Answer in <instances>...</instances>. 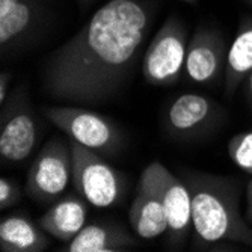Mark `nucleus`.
<instances>
[{
	"label": "nucleus",
	"mask_w": 252,
	"mask_h": 252,
	"mask_svg": "<svg viewBox=\"0 0 252 252\" xmlns=\"http://www.w3.org/2000/svg\"><path fill=\"white\" fill-rule=\"evenodd\" d=\"M151 21L145 0H109L50 55L42 70L44 93L63 103L107 101L134 66Z\"/></svg>",
	"instance_id": "1"
},
{
	"label": "nucleus",
	"mask_w": 252,
	"mask_h": 252,
	"mask_svg": "<svg viewBox=\"0 0 252 252\" xmlns=\"http://www.w3.org/2000/svg\"><path fill=\"white\" fill-rule=\"evenodd\" d=\"M192 199L193 249L220 243L252 246V230L240 212V185L233 177L183 169Z\"/></svg>",
	"instance_id": "2"
},
{
	"label": "nucleus",
	"mask_w": 252,
	"mask_h": 252,
	"mask_svg": "<svg viewBox=\"0 0 252 252\" xmlns=\"http://www.w3.org/2000/svg\"><path fill=\"white\" fill-rule=\"evenodd\" d=\"M47 117L68 139L95 153L112 156L123 145L121 130L109 118L85 107L53 106L45 107Z\"/></svg>",
	"instance_id": "3"
},
{
	"label": "nucleus",
	"mask_w": 252,
	"mask_h": 252,
	"mask_svg": "<svg viewBox=\"0 0 252 252\" xmlns=\"http://www.w3.org/2000/svg\"><path fill=\"white\" fill-rule=\"evenodd\" d=\"M188 32L178 17L171 15L157 31L142 59V74L153 86L174 85L185 73Z\"/></svg>",
	"instance_id": "4"
},
{
	"label": "nucleus",
	"mask_w": 252,
	"mask_h": 252,
	"mask_svg": "<svg viewBox=\"0 0 252 252\" xmlns=\"http://www.w3.org/2000/svg\"><path fill=\"white\" fill-rule=\"evenodd\" d=\"M73 153V185L77 193L98 209H107L120 202L124 192V177L98 156L74 141H70Z\"/></svg>",
	"instance_id": "5"
},
{
	"label": "nucleus",
	"mask_w": 252,
	"mask_h": 252,
	"mask_svg": "<svg viewBox=\"0 0 252 252\" xmlns=\"http://www.w3.org/2000/svg\"><path fill=\"white\" fill-rule=\"evenodd\" d=\"M73 181V153L70 141L53 137L42 147L28 172L26 192L41 204L59 199Z\"/></svg>",
	"instance_id": "6"
},
{
	"label": "nucleus",
	"mask_w": 252,
	"mask_h": 252,
	"mask_svg": "<svg viewBox=\"0 0 252 252\" xmlns=\"http://www.w3.org/2000/svg\"><path fill=\"white\" fill-rule=\"evenodd\" d=\"M141 178L157 192L163 202L168 218V248L180 249L185 246L192 226L190 192L181 177L174 175L160 162L150 163Z\"/></svg>",
	"instance_id": "7"
},
{
	"label": "nucleus",
	"mask_w": 252,
	"mask_h": 252,
	"mask_svg": "<svg viewBox=\"0 0 252 252\" xmlns=\"http://www.w3.org/2000/svg\"><path fill=\"white\" fill-rule=\"evenodd\" d=\"M38 141L33 113L20 94L8 103L0 124V158L3 165L21 163L32 154Z\"/></svg>",
	"instance_id": "8"
},
{
	"label": "nucleus",
	"mask_w": 252,
	"mask_h": 252,
	"mask_svg": "<svg viewBox=\"0 0 252 252\" xmlns=\"http://www.w3.org/2000/svg\"><path fill=\"white\" fill-rule=\"evenodd\" d=\"M226 47L222 36L207 28L199 26L188 45L185 77L198 85L218 82L226 63Z\"/></svg>",
	"instance_id": "9"
},
{
	"label": "nucleus",
	"mask_w": 252,
	"mask_h": 252,
	"mask_svg": "<svg viewBox=\"0 0 252 252\" xmlns=\"http://www.w3.org/2000/svg\"><path fill=\"white\" fill-rule=\"evenodd\" d=\"M41 20L39 0H0L2 53L21 47L32 38Z\"/></svg>",
	"instance_id": "10"
},
{
	"label": "nucleus",
	"mask_w": 252,
	"mask_h": 252,
	"mask_svg": "<svg viewBox=\"0 0 252 252\" xmlns=\"http://www.w3.org/2000/svg\"><path fill=\"white\" fill-rule=\"evenodd\" d=\"M216 109V103L205 95L181 94L174 98L166 110L165 121L168 130L175 136H190L215 121Z\"/></svg>",
	"instance_id": "11"
},
{
	"label": "nucleus",
	"mask_w": 252,
	"mask_h": 252,
	"mask_svg": "<svg viewBox=\"0 0 252 252\" xmlns=\"http://www.w3.org/2000/svg\"><path fill=\"white\" fill-rule=\"evenodd\" d=\"M128 222L137 237L153 240L168 233V218L163 202L147 181L139 178L136 196L128 212Z\"/></svg>",
	"instance_id": "12"
},
{
	"label": "nucleus",
	"mask_w": 252,
	"mask_h": 252,
	"mask_svg": "<svg viewBox=\"0 0 252 252\" xmlns=\"http://www.w3.org/2000/svg\"><path fill=\"white\" fill-rule=\"evenodd\" d=\"M139 245L123 226L112 222L86 223L61 251L66 252H123Z\"/></svg>",
	"instance_id": "13"
},
{
	"label": "nucleus",
	"mask_w": 252,
	"mask_h": 252,
	"mask_svg": "<svg viewBox=\"0 0 252 252\" xmlns=\"http://www.w3.org/2000/svg\"><path fill=\"white\" fill-rule=\"evenodd\" d=\"M86 215L88 205L82 196L65 195L53 202L38 223L49 236L68 243L86 225Z\"/></svg>",
	"instance_id": "14"
},
{
	"label": "nucleus",
	"mask_w": 252,
	"mask_h": 252,
	"mask_svg": "<svg viewBox=\"0 0 252 252\" xmlns=\"http://www.w3.org/2000/svg\"><path fill=\"white\" fill-rule=\"evenodd\" d=\"M47 246V233L28 216L11 215L0 222V249L3 252H42Z\"/></svg>",
	"instance_id": "15"
},
{
	"label": "nucleus",
	"mask_w": 252,
	"mask_h": 252,
	"mask_svg": "<svg viewBox=\"0 0 252 252\" xmlns=\"http://www.w3.org/2000/svg\"><path fill=\"white\" fill-rule=\"evenodd\" d=\"M252 71V15H243L237 33L228 49L225 63V93L233 95Z\"/></svg>",
	"instance_id": "16"
},
{
	"label": "nucleus",
	"mask_w": 252,
	"mask_h": 252,
	"mask_svg": "<svg viewBox=\"0 0 252 252\" xmlns=\"http://www.w3.org/2000/svg\"><path fill=\"white\" fill-rule=\"evenodd\" d=\"M228 154L236 166L252 175V131L233 136L228 142Z\"/></svg>",
	"instance_id": "17"
},
{
	"label": "nucleus",
	"mask_w": 252,
	"mask_h": 252,
	"mask_svg": "<svg viewBox=\"0 0 252 252\" xmlns=\"http://www.w3.org/2000/svg\"><path fill=\"white\" fill-rule=\"evenodd\" d=\"M23 199V189L15 181L2 177L0 178V209L6 210Z\"/></svg>",
	"instance_id": "18"
},
{
	"label": "nucleus",
	"mask_w": 252,
	"mask_h": 252,
	"mask_svg": "<svg viewBox=\"0 0 252 252\" xmlns=\"http://www.w3.org/2000/svg\"><path fill=\"white\" fill-rule=\"evenodd\" d=\"M245 219L248 223H252V178L249 180L246 186V212H245Z\"/></svg>",
	"instance_id": "19"
},
{
	"label": "nucleus",
	"mask_w": 252,
	"mask_h": 252,
	"mask_svg": "<svg viewBox=\"0 0 252 252\" xmlns=\"http://www.w3.org/2000/svg\"><path fill=\"white\" fill-rule=\"evenodd\" d=\"M11 80L9 73H2L0 74V103L5 104L6 103V94H8V83Z\"/></svg>",
	"instance_id": "20"
},
{
	"label": "nucleus",
	"mask_w": 252,
	"mask_h": 252,
	"mask_svg": "<svg viewBox=\"0 0 252 252\" xmlns=\"http://www.w3.org/2000/svg\"><path fill=\"white\" fill-rule=\"evenodd\" d=\"M246 89H248V95L252 101V71L246 76Z\"/></svg>",
	"instance_id": "21"
},
{
	"label": "nucleus",
	"mask_w": 252,
	"mask_h": 252,
	"mask_svg": "<svg viewBox=\"0 0 252 252\" xmlns=\"http://www.w3.org/2000/svg\"><path fill=\"white\" fill-rule=\"evenodd\" d=\"M181 2L189 3V5H196V3H198V0H181Z\"/></svg>",
	"instance_id": "22"
},
{
	"label": "nucleus",
	"mask_w": 252,
	"mask_h": 252,
	"mask_svg": "<svg viewBox=\"0 0 252 252\" xmlns=\"http://www.w3.org/2000/svg\"><path fill=\"white\" fill-rule=\"evenodd\" d=\"M245 2H246L248 5H251V6H252V0H245Z\"/></svg>",
	"instance_id": "23"
}]
</instances>
